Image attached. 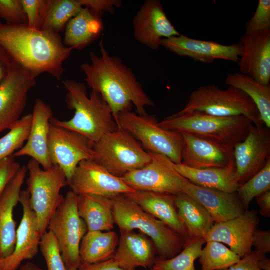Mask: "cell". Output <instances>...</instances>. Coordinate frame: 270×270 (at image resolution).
<instances>
[{"label":"cell","mask_w":270,"mask_h":270,"mask_svg":"<svg viewBox=\"0 0 270 270\" xmlns=\"http://www.w3.org/2000/svg\"><path fill=\"white\" fill-rule=\"evenodd\" d=\"M30 28L40 30L46 0H20Z\"/></svg>","instance_id":"60d3db41"},{"label":"cell","mask_w":270,"mask_h":270,"mask_svg":"<svg viewBox=\"0 0 270 270\" xmlns=\"http://www.w3.org/2000/svg\"><path fill=\"white\" fill-rule=\"evenodd\" d=\"M2 24V23L1 22V21H0V25Z\"/></svg>","instance_id":"f907efd6"},{"label":"cell","mask_w":270,"mask_h":270,"mask_svg":"<svg viewBox=\"0 0 270 270\" xmlns=\"http://www.w3.org/2000/svg\"><path fill=\"white\" fill-rule=\"evenodd\" d=\"M62 83L67 90L66 104L74 115L68 120L52 117L50 124L80 133L94 143L118 128L110 108L98 92L92 90L88 96L84 84L74 80Z\"/></svg>","instance_id":"3957f363"},{"label":"cell","mask_w":270,"mask_h":270,"mask_svg":"<svg viewBox=\"0 0 270 270\" xmlns=\"http://www.w3.org/2000/svg\"><path fill=\"white\" fill-rule=\"evenodd\" d=\"M240 42L242 53L238 62L240 72L258 82L268 85L270 81V30L246 33Z\"/></svg>","instance_id":"ffe728a7"},{"label":"cell","mask_w":270,"mask_h":270,"mask_svg":"<svg viewBox=\"0 0 270 270\" xmlns=\"http://www.w3.org/2000/svg\"><path fill=\"white\" fill-rule=\"evenodd\" d=\"M252 246L255 250L265 254L270 252V231L256 228L252 240Z\"/></svg>","instance_id":"ee69618b"},{"label":"cell","mask_w":270,"mask_h":270,"mask_svg":"<svg viewBox=\"0 0 270 270\" xmlns=\"http://www.w3.org/2000/svg\"><path fill=\"white\" fill-rule=\"evenodd\" d=\"M134 38L152 50H158L163 38L180 34L174 28L158 0H146L132 20Z\"/></svg>","instance_id":"e0dca14e"},{"label":"cell","mask_w":270,"mask_h":270,"mask_svg":"<svg viewBox=\"0 0 270 270\" xmlns=\"http://www.w3.org/2000/svg\"><path fill=\"white\" fill-rule=\"evenodd\" d=\"M118 244L112 258L120 267L135 270L142 266L152 267L156 260V250L151 240L134 230H120Z\"/></svg>","instance_id":"cb8c5ba5"},{"label":"cell","mask_w":270,"mask_h":270,"mask_svg":"<svg viewBox=\"0 0 270 270\" xmlns=\"http://www.w3.org/2000/svg\"><path fill=\"white\" fill-rule=\"evenodd\" d=\"M160 46L177 55L207 64L216 59L238 62L242 49L240 42L224 45L216 42L192 38L182 34L162 39Z\"/></svg>","instance_id":"d6986e66"},{"label":"cell","mask_w":270,"mask_h":270,"mask_svg":"<svg viewBox=\"0 0 270 270\" xmlns=\"http://www.w3.org/2000/svg\"><path fill=\"white\" fill-rule=\"evenodd\" d=\"M78 270H128L119 266L112 258L93 264L82 263Z\"/></svg>","instance_id":"f6af8a7d"},{"label":"cell","mask_w":270,"mask_h":270,"mask_svg":"<svg viewBox=\"0 0 270 270\" xmlns=\"http://www.w3.org/2000/svg\"><path fill=\"white\" fill-rule=\"evenodd\" d=\"M180 188L200 204L214 223L226 221L242 214L245 210L236 192H227L195 184L182 176Z\"/></svg>","instance_id":"7402d4cb"},{"label":"cell","mask_w":270,"mask_h":270,"mask_svg":"<svg viewBox=\"0 0 270 270\" xmlns=\"http://www.w3.org/2000/svg\"><path fill=\"white\" fill-rule=\"evenodd\" d=\"M94 144L80 133L50 124L49 157L52 164L58 166L64 172L67 182L80 162L94 159Z\"/></svg>","instance_id":"8fae6325"},{"label":"cell","mask_w":270,"mask_h":270,"mask_svg":"<svg viewBox=\"0 0 270 270\" xmlns=\"http://www.w3.org/2000/svg\"><path fill=\"white\" fill-rule=\"evenodd\" d=\"M26 166L28 172L26 182L30 195L29 203L36 215L42 236L64 199L60 191L68 185L67 180L62 170L56 165L47 170L42 169L36 161L30 158Z\"/></svg>","instance_id":"52a82bcc"},{"label":"cell","mask_w":270,"mask_h":270,"mask_svg":"<svg viewBox=\"0 0 270 270\" xmlns=\"http://www.w3.org/2000/svg\"><path fill=\"white\" fill-rule=\"evenodd\" d=\"M64 44L74 50H82L97 40L104 30L100 14L84 7L67 22Z\"/></svg>","instance_id":"4316f807"},{"label":"cell","mask_w":270,"mask_h":270,"mask_svg":"<svg viewBox=\"0 0 270 270\" xmlns=\"http://www.w3.org/2000/svg\"><path fill=\"white\" fill-rule=\"evenodd\" d=\"M180 134L182 142V164L196 168L235 166L232 148L189 134Z\"/></svg>","instance_id":"44dd1931"},{"label":"cell","mask_w":270,"mask_h":270,"mask_svg":"<svg viewBox=\"0 0 270 270\" xmlns=\"http://www.w3.org/2000/svg\"><path fill=\"white\" fill-rule=\"evenodd\" d=\"M12 64L10 58L0 48V83L7 75Z\"/></svg>","instance_id":"7dc6e473"},{"label":"cell","mask_w":270,"mask_h":270,"mask_svg":"<svg viewBox=\"0 0 270 270\" xmlns=\"http://www.w3.org/2000/svg\"><path fill=\"white\" fill-rule=\"evenodd\" d=\"M36 76L12 62L0 83V133L11 128L20 118L29 90L36 84Z\"/></svg>","instance_id":"7c38bea8"},{"label":"cell","mask_w":270,"mask_h":270,"mask_svg":"<svg viewBox=\"0 0 270 270\" xmlns=\"http://www.w3.org/2000/svg\"><path fill=\"white\" fill-rule=\"evenodd\" d=\"M173 166L182 176L192 183L204 188L234 192L240 185L236 180L235 166L196 168L173 162Z\"/></svg>","instance_id":"83f0119b"},{"label":"cell","mask_w":270,"mask_h":270,"mask_svg":"<svg viewBox=\"0 0 270 270\" xmlns=\"http://www.w3.org/2000/svg\"><path fill=\"white\" fill-rule=\"evenodd\" d=\"M76 198V194L68 192L48 226L56 238L66 270H78L80 265V246L88 232L85 222L78 215Z\"/></svg>","instance_id":"30bf717a"},{"label":"cell","mask_w":270,"mask_h":270,"mask_svg":"<svg viewBox=\"0 0 270 270\" xmlns=\"http://www.w3.org/2000/svg\"><path fill=\"white\" fill-rule=\"evenodd\" d=\"M18 270H44L32 262H28L21 265Z\"/></svg>","instance_id":"c3c4849f"},{"label":"cell","mask_w":270,"mask_h":270,"mask_svg":"<svg viewBox=\"0 0 270 270\" xmlns=\"http://www.w3.org/2000/svg\"><path fill=\"white\" fill-rule=\"evenodd\" d=\"M178 112L222 117L242 116L256 126H264L250 98L241 90L231 86L226 90L214 84L200 86L190 94L184 107Z\"/></svg>","instance_id":"8992f818"},{"label":"cell","mask_w":270,"mask_h":270,"mask_svg":"<svg viewBox=\"0 0 270 270\" xmlns=\"http://www.w3.org/2000/svg\"><path fill=\"white\" fill-rule=\"evenodd\" d=\"M9 24H27L20 0H0V18Z\"/></svg>","instance_id":"ab89813d"},{"label":"cell","mask_w":270,"mask_h":270,"mask_svg":"<svg viewBox=\"0 0 270 270\" xmlns=\"http://www.w3.org/2000/svg\"><path fill=\"white\" fill-rule=\"evenodd\" d=\"M258 266L261 270H270V259L266 256L258 262Z\"/></svg>","instance_id":"681fc988"},{"label":"cell","mask_w":270,"mask_h":270,"mask_svg":"<svg viewBox=\"0 0 270 270\" xmlns=\"http://www.w3.org/2000/svg\"><path fill=\"white\" fill-rule=\"evenodd\" d=\"M32 120V113L24 116L7 134L0 138V160L12 156L22 148L28 140Z\"/></svg>","instance_id":"d590c367"},{"label":"cell","mask_w":270,"mask_h":270,"mask_svg":"<svg viewBox=\"0 0 270 270\" xmlns=\"http://www.w3.org/2000/svg\"><path fill=\"white\" fill-rule=\"evenodd\" d=\"M175 204L190 240L203 238L214 224L207 210L185 193L175 196Z\"/></svg>","instance_id":"f546056e"},{"label":"cell","mask_w":270,"mask_h":270,"mask_svg":"<svg viewBox=\"0 0 270 270\" xmlns=\"http://www.w3.org/2000/svg\"><path fill=\"white\" fill-rule=\"evenodd\" d=\"M161 128L187 133L234 148L247 136L252 122L242 116H217L198 112H178L158 122Z\"/></svg>","instance_id":"277c9868"},{"label":"cell","mask_w":270,"mask_h":270,"mask_svg":"<svg viewBox=\"0 0 270 270\" xmlns=\"http://www.w3.org/2000/svg\"><path fill=\"white\" fill-rule=\"evenodd\" d=\"M114 120L118 126L130 134L147 152L164 156L174 164H181V134L160 126L155 114L142 116L126 111L118 113Z\"/></svg>","instance_id":"9c48e42d"},{"label":"cell","mask_w":270,"mask_h":270,"mask_svg":"<svg viewBox=\"0 0 270 270\" xmlns=\"http://www.w3.org/2000/svg\"><path fill=\"white\" fill-rule=\"evenodd\" d=\"M28 190H21L19 202L22 216L16 230L14 249L6 258L0 260V270H18L22 262L32 258L38 253L41 236L36 215L29 203Z\"/></svg>","instance_id":"ac0fdd59"},{"label":"cell","mask_w":270,"mask_h":270,"mask_svg":"<svg viewBox=\"0 0 270 270\" xmlns=\"http://www.w3.org/2000/svg\"><path fill=\"white\" fill-rule=\"evenodd\" d=\"M99 46L100 55L90 52V63L80 66L88 86L102 96L114 119L120 112L131 111L133 104L138 114L147 115L145 108L154 106V101L145 92L132 68L119 57L110 56L102 40Z\"/></svg>","instance_id":"6da1fadb"},{"label":"cell","mask_w":270,"mask_h":270,"mask_svg":"<svg viewBox=\"0 0 270 270\" xmlns=\"http://www.w3.org/2000/svg\"><path fill=\"white\" fill-rule=\"evenodd\" d=\"M225 83L245 92L256 106L264 126L270 128V84H262L240 72L228 74Z\"/></svg>","instance_id":"1f68e13d"},{"label":"cell","mask_w":270,"mask_h":270,"mask_svg":"<svg viewBox=\"0 0 270 270\" xmlns=\"http://www.w3.org/2000/svg\"></svg>","instance_id":"816d5d0a"},{"label":"cell","mask_w":270,"mask_h":270,"mask_svg":"<svg viewBox=\"0 0 270 270\" xmlns=\"http://www.w3.org/2000/svg\"><path fill=\"white\" fill-rule=\"evenodd\" d=\"M270 190V158L264 166L244 184L240 185L236 192L245 210L258 196Z\"/></svg>","instance_id":"8d00e7d4"},{"label":"cell","mask_w":270,"mask_h":270,"mask_svg":"<svg viewBox=\"0 0 270 270\" xmlns=\"http://www.w3.org/2000/svg\"><path fill=\"white\" fill-rule=\"evenodd\" d=\"M111 198L114 222L120 230H139L151 240L158 258L166 259L174 256L188 242L124 194Z\"/></svg>","instance_id":"5b68a950"},{"label":"cell","mask_w":270,"mask_h":270,"mask_svg":"<svg viewBox=\"0 0 270 270\" xmlns=\"http://www.w3.org/2000/svg\"><path fill=\"white\" fill-rule=\"evenodd\" d=\"M32 114V124L26 144L16 151L15 157L29 156L36 161L44 170L50 168L48 150V136L50 120L52 117L50 106L40 98L34 102Z\"/></svg>","instance_id":"603a6c76"},{"label":"cell","mask_w":270,"mask_h":270,"mask_svg":"<svg viewBox=\"0 0 270 270\" xmlns=\"http://www.w3.org/2000/svg\"><path fill=\"white\" fill-rule=\"evenodd\" d=\"M21 166L12 155L0 160V198Z\"/></svg>","instance_id":"b9f144b4"},{"label":"cell","mask_w":270,"mask_h":270,"mask_svg":"<svg viewBox=\"0 0 270 270\" xmlns=\"http://www.w3.org/2000/svg\"><path fill=\"white\" fill-rule=\"evenodd\" d=\"M40 248L46 261L47 270H66L58 242L51 231H46L42 236Z\"/></svg>","instance_id":"74e56055"},{"label":"cell","mask_w":270,"mask_h":270,"mask_svg":"<svg viewBox=\"0 0 270 270\" xmlns=\"http://www.w3.org/2000/svg\"><path fill=\"white\" fill-rule=\"evenodd\" d=\"M119 237L114 231L87 232L80 246L81 264H93L111 258Z\"/></svg>","instance_id":"4dcf8cb0"},{"label":"cell","mask_w":270,"mask_h":270,"mask_svg":"<svg viewBox=\"0 0 270 270\" xmlns=\"http://www.w3.org/2000/svg\"><path fill=\"white\" fill-rule=\"evenodd\" d=\"M259 223L258 212L247 209L236 217L214 223L203 238L206 242L214 240L227 244L242 258L252 251V236Z\"/></svg>","instance_id":"2e32d148"},{"label":"cell","mask_w":270,"mask_h":270,"mask_svg":"<svg viewBox=\"0 0 270 270\" xmlns=\"http://www.w3.org/2000/svg\"><path fill=\"white\" fill-rule=\"evenodd\" d=\"M205 243L198 258L201 270H224L240 258L222 242L210 240Z\"/></svg>","instance_id":"836d02e7"},{"label":"cell","mask_w":270,"mask_h":270,"mask_svg":"<svg viewBox=\"0 0 270 270\" xmlns=\"http://www.w3.org/2000/svg\"><path fill=\"white\" fill-rule=\"evenodd\" d=\"M203 238L190 240L184 248L170 258H156L152 270H196L194 261L198 258L204 244Z\"/></svg>","instance_id":"e575fe53"},{"label":"cell","mask_w":270,"mask_h":270,"mask_svg":"<svg viewBox=\"0 0 270 270\" xmlns=\"http://www.w3.org/2000/svg\"><path fill=\"white\" fill-rule=\"evenodd\" d=\"M256 200L260 208V214L265 218H270V190L256 196Z\"/></svg>","instance_id":"bcb514c9"},{"label":"cell","mask_w":270,"mask_h":270,"mask_svg":"<svg viewBox=\"0 0 270 270\" xmlns=\"http://www.w3.org/2000/svg\"><path fill=\"white\" fill-rule=\"evenodd\" d=\"M27 172L26 166H21L0 198V260L8 256L14 249L16 230L13 210L19 202Z\"/></svg>","instance_id":"484cf974"},{"label":"cell","mask_w":270,"mask_h":270,"mask_svg":"<svg viewBox=\"0 0 270 270\" xmlns=\"http://www.w3.org/2000/svg\"><path fill=\"white\" fill-rule=\"evenodd\" d=\"M76 195L92 194L112 198L135 190L121 177L116 176L94 160L80 162L68 182Z\"/></svg>","instance_id":"4fadbf2b"},{"label":"cell","mask_w":270,"mask_h":270,"mask_svg":"<svg viewBox=\"0 0 270 270\" xmlns=\"http://www.w3.org/2000/svg\"><path fill=\"white\" fill-rule=\"evenodd\" d=\"M246 33L270 30V0H259L256 9L246 24Z\"/></svg>","instance_id":"f35d334b"},{"label":"cell","mask_w":270,"mask_h":270,"mask_svg":"<svg viewBox=\"0 0 270 270\" xmlns=\"http://www.w3.org/2000/svg\"><path fill=\"white\" fill-rule=\"evenodd\" d=\"M84 7V0H46L40 30L58 33Z\"/></svg>","instance_id":"d6a6232c"},{"label":"cell","mask_w":270,"mask_h":270,"mask_svg":"<svg viewBox=\"0 0 270 270\" xmlns=\"http://www.w3.org/2000/svg\"><path fill=\"white\" fill-rule=\"evenodd\" d=\"M266 254L254 250L248 255L240 258L234 264L224 270H261L258 266L259 260L266 256Z\"/></svg>","instance_id":"7bdbcfd3"},{"label":"cell","mask_w":270,"mask_h":270,"mask_svg":"<svg viewBox=\"0 0 270 270\" xmlns=\"http://www.w3.org/2000/svg\"><path fill=\"white\" fill-rule=\"evenodd\" d=\"M94 150L93 160L120 177L144 167L152 159L151 154L141 144L119 126L94 142Z\"/></svg>","instance_id":"ba28073f"},{"label":"cell","mask_w":270,"mask_h":270,"mask_svg":"<svg viewBox=\"0 0 270 270\" xmlns=\"http://www.w3.org/2000/svg\"><path fill=\"white\" fill-rule=\"evenodd\" d=\"M77 210L85 222L88 232L110 231L114 228L111 198L92 194L77 195Z\"/></svg>","instance_id":"f1b7e54d"},{"label":"cell","mask_w":270,"mask_h":270,"mask_svg":"<svg viewBox=\"0 0 270 270\" xmlns=\"http://www.w3.org/2000/svg\"><path fill=\"white\" fill-rule=\"evenodd\" d=\"M150 162L144 167L121 176L134 190L151 191L177 195L182 193L180 183L182 176L173 166V162L164 156L150 152Z\"/></svg>","instance_id":"5bb4252c"},{"label":"cell","mask_w":270,"mask_h":270,"mask_svg":"<svg viewBox=\"0 0 270 270\" xmlns=\"http://www.w3.org/2000/svg\"><path fill=\"white\" fill-rule=\"evenodd\" d=\"M124 195L146 212L164 222L186 240H190L176 206V195L144 190H135Z\"/></svg>","instance_id":"d4e9b609"},{"label":"cell","mask_w":270,"mask_h":270,"mask_svg":"<svg viewBox=\"0 0 270 270\" xmlns=\"http://www.w3.org/2000/svg\"><path fill=\"white\" fill-rule=\"evenodd\" d=\"M236 174L240 185L258 173L270 158V130L250 126L245 138L233 148Z\"/></svg>","instance_id":"9a60e30c"},{"label":"cell","mask_w":270,"mask_h":270,"mask_svg":"<svg viewBox=\"0 0 270 270\" xmlns=\"http://www.w3.org/2000/svg\"><path fill=\"white\" fill-rule=\"evenodd\" d=\"M0 48L11 60L36 77L46 72L60 80L64 62L72 48L66 46L58 33L38 30L25 24H1Z\"/></svg>","instance_id":"7a4b0ae2"}]
</instances>
